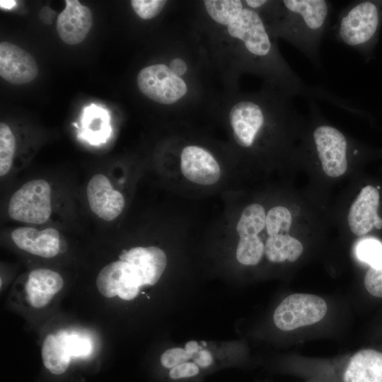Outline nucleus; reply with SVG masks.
<instances>
[{"instance_id":"21","label":"nucleus","mask_w":382,"mask_h":382,"mask_svg":"<svg viewBox=\"0 0 382 382\" xmlns=\"http://www.w3.org/2000/svg\"><path fill=\"white\" fill-rule=\"evenodd\" d=\"M16 139L9 126L0 123V175L4 177L10 171L15 154Z\"/></svg>"},{"instance_id":"16","label":"nucleus","mask_w":382,"mask_h":382,"mask_svg":"<svg viewBox=\"0 0 382 382\" xmlns=\"http://www.w3.org/2000/svg\"><path fill=\"white\" fill-rule=\"evenodd\" d=\"M301 242L288 232L269 236L265 243V255L272 262H294L302 255Z\"/></svg>"},{"instance_id":"1","label":"nucleus","mask_w":382,"mask_h":382,"mask_svg":"<svg viewBox=\"0 0 382 382\" xmlns=\"http://www.w3.org/2000/svg\"><path fill=\"white\" fill-rule=\"evenodd\" d=\"M272 28L300 50L312 63L319 65V50L328 27L332 4L326 0L272 1Z\"/></svg>"},{"instance_id":"32","label":"nucleus","mask_w":382,"mask_h":382,"mask_svg":"<svg viewBox=\"0 0 382 382\" xmlns=\"http://www.w3.org/2000/svg\"><path fill=\"white\" fill-rule=\"evenodd\" d=\"M245 2L249 8L256 11L265 4L266 0H245Z\"/></svg>"},{"instance_id":"31","label":"nucleus","mask_w":382,"mask_h":382,"mask_svg":"<svg viewBox=\"0 0 382 382\" xmlns=\"http://www.w3.org/2000/svg\"><path fill=\"white\" fill-rule=\"evenodd\" d=\"M185 350L187 354L192 359V357L199 350V346L196 341H189L185 344Z\"/></svg>"},{"instance_id":"15","label":"nucleus","mask_w":382,"mask_h":382,"mask_svg":"<svg viewBox=\"0 0 382 382\" xmlns=\"http://www.w3.org/2000/svg\"><path fill=\"white\" fill-rule=\"evenodd\" d=\"M64 285L62 276L50 269L40 268L31 271L25 284L27 299L35 308L47 306Z\"/></svg>"},{"instance_id":"28","label":"nucleus","mask_w":382,"mask_h":382,"mask_svg":"<svg viewBox=\"0 0 382 382\" xmlns=\"http://www.w3.org/2000/svg\"><path fill=\"white\" fill-rule=\"evenodd\" d=\"M200 369L192 361L179 364L169 370L168 376L172 380H179L197 376Z\"/></svg>"},{"instance_id":"8","label":"nucleus","mask_w":382,"mask_h":382,"mask_svg":"<svg viewBox=\"0 0 382 382\" xmlns=\"http://www.w3.org/2000/svg\"><path fill=\"white\" fill-rule=\"evenodd\" d=\"M86 195L91 211L105 221L115 219L125 208L124 196L113 187L109 178L102 173L91 177L87 185Z\"/></svg>"},{"instance_id":"29","label":"nucleus","mask_w":382,"mask_h":382,"mask_svg":"<svg viewBox=\"0 0 382 382\" xmlns=\"http://www.w3.org/2000/svg\"><path fill=\"white\" fill-rule=\"evenodd\" d=\"M214 361L212 354L205 349L199 350L192 357V362L196 364L199 369H207Z\"/></svg>"},{"instance_id":"4","label":"nucleus","mask_w":382,"mask_h":382,"mask_svg":"<svg viewBox=\"0 0 382 382\" xmlns=\"http://www.w3.org/2000/svg\"><path fill=\"white\" fill-rule=\"evenodd\" d=\"M308 108L314 124L310 137L314 153L323 172L329 177L338 178L348 168L349 142L339 129L323 121L314 102L309 100Z\"/></svg>"},{"instance_id":"22","label":"nucleus","mask_w":382,"mask_h":382,"mask_svg":"<svg viewBox=\"0 0 382 382\" xmlns=\"http://www.w3.org/2000/svg\"><path fill=\"white\" fill-rule=\"evenodd\" d=\"M292 224V216L289 210L283 206L270 209L266 215V230L269 236L288 232Z\"/></svg>"},{"instance_id":"17","label":"nucleus","mask_w":382,"mask_h":382,"mask_svg":"<svg viewBox=\"0 0 382 382\" xmlns=\"http://www.w3.org/2000/svg\"><path fill=\"white\" fill-rule=\"evenodd\" d=\"M42 359L45 366L56 375L66 371L71 357L57 335H48L42 344Z\"/></svg>"},{"instance_id":"30","label":"nucleus","mask_w":382,"mask_h":382,"mask_svg":"<svg viewBox=\"0 0 382 382\" xmlns=\"http://www.w3.org/2000/svg\"><path fill=\"white\" fill-rule=\"evenodd\" d=\"M170 70L178 76L184 75L187 71V64L180 58H175L170 61L169 64Z\"/></svg>"},{"instance_id":"14","label":"nucleus","mask_w":382,"mask_h":382,"mask_svg":"<svg viewBox=\"0 0 382 382\" xmlns=\"http://www.w3.org/2000/svg\"><path fill=\"white\" fill-rule=\"evenodd\" d=\"M120 258L134 266L143 286L156 284L167 265L166 253L156 246L132 248Z\"/></svg>"},{"instance_id":"10","label":"nucleus","mask_w":382,"mask_h":382,"mask_svg":"<svg viewBox=\"0 0 382 382\" xmlns=\"http://www.w3.org/2000/svg\"><path fill=\"white\" fill-rule=\"evenodd\" d=\"M378 190L372 185L363 187L347 215L349 229L355 236H365L374 228H382V219L378 215Z\"/></svg>"},{"instance_id":"27","label":"nucleus","mask_w":382,"mask_h":382,"mask_svg":"<svg viewBox=\"0 0 382 382\" xmlns=\"http://www.w3.org/2000/svg\"><path fill=\"white\" fill-rule=\"evenodd\" d=\"M191 357L185 349L175 347L167 349L161 357V363L166 369H172L179 364L187 362Z\"/></svg>"},{"instance_id":"13","label":"nucleus","mask_w":382,"mask_h":382,"mask_svg":"<svg viewBox=\"0 0 382 382\" xmlns=\"http://www.w3.org/2000/svg\"><path fill=\"white\" fill-rule=\"evenodd\" d=\"M11 239L20 249L40 257L50 258L60 250V236L54 228L38 230L30 226H20L13 229Z\"/></svg>"},{"instance_id":"24","label":"nucleus","mask_w":382,"mask_h":382,"mask_svg":"<svg viewBox=\"0 0 382 382\" xmlns=\"http://www.w3.org/2000/svg\"><path fill=\"white\" fill-rule=\"evenodd\" d=\"M359 258L372 267H382V244L374 240L361 242L357 249Z\"/></svg>"},{"instance_id":"19","label":"nucleus","mask_w":382,"mask_h":382,"mask_svg":"<svg viewBox=\"0 0 382 382\" xmlns=\"http://www.w3.org/2000/svg\"><path fill=\"white\" fill-rule=\"evenodd\" d=\"M122 274V261L112 262L101 269L96 278L99 292L107 298L117 295Z\"/></svg>"},{"instance_id":"12","label":"nucleus","mask_w":382,"mask_h":382,"mask_svg":"<svg viewBox=\"0 0 382 382\" xmlns=\"http://www.w3.org/2000/svg\"><path fill=\"white\" fill-rule=\"evenodd\" d=\"M65 4L57 17V31L64 42L74 45L87 36L93 25V16L90 8L78 0H66Z\"/></svg>"},{"instance_id":"18","label":"nucleus","mask_w":382,"mask_h":382,"mask_svg":"<svg viewBox=\"0 0 382 382\" xmlns=\"http://www.w3.org/2000/svg\"><path fill=\"white\" fill-rule=\"evenodd\" d=\"M266 215L264 207L257 203L247 206L243 211L236 225L241 237L257 236L265 228Z\"/></svg>"},{"instance_id":"5","label":"nucleus","mask_w":382,"mask_h":382,"mask_svg":"<svg viewBox=\"0 0 382 382\" xmlns=\"http://www.w3.org/2000/svg\"><path fill=\"white\" fill-rule=\"evenodd\" d=\"M52 190L45 179L26 182L11 197L8 214L12 219L30 224L45 223L52 214Z\"/></svg>"},{"instance_id":"3","label":"nucleus","mask_w":382,"mask_h":382,"mask_svg":"<svg viewBox=\"0 0 382 382\" xmlns=\"http://www.w3.org/2000/svg\"><path fill=\"white\" fill-rule=\"evenodd\" d=\"M382 25V1H357L339 15L335 34L338 41L369 59Z\"/></svg>"},{"instance_id":"33","label":"nucleus","mask_w":382,"mask_h":382,"mask_svg":"<svg viewBox=\"0 0 382 382\" xmlns=\"http://www.w3.org/2000/svg\"><path fill=\"white\" fill-rule=\"evenodd\" d=\"M0 2H1L0 3L1 7L4 8H7V9L11 8L16 4L15 1H2V0H1Z\"/></svg>"},{"instance_id":"26","label":"nucleus","mask_w":382,"mask_h":382,"mask_svg":"<svg viewBox=\"0 0 382 382\" xmlns=\"http://www.w3.org/2000/svg\"><path fill=\"white\" fill-rule=\"evenodd\" d=\"M364 284L366 290L371 295L382 298V267H370L366 272Z\"/></svg>"},{"instance_id":"11","label":"nucleus","mask_w":382,"mask_h":382,"mask_svg":"<svg viewBox=\"0 0 382 382\" xmlns=\"http://www.w3.org/2000/svg\"><path fill=\"white\" fill-rule=\"evenodd\" d=\"M180 168L188 180L199 185H213L221 176L216 159L208 151L198 146H187L183 149Z\"/></svg>"},{"instance_id":"25","label":"nucleus","mask_w":382,"mask_h":382,"mask_svg":"<svg viewBox=\"0 0 382 382\" xmlns=\"http://www.w3.org/2000/svg\"><path fill=\"white\" fill-rule=\"evenodd\" d=\"M166 3V0H132L130 1L134 11L144 20H150L158 16Z\"/></svg>"},{"instance_id":"7","label":"nucleus","mask_w":382,"mask_h":382,"mask_svg":"<svg viewBox=\"0 0 382 382\" xmlns=\"http://www.w3.org/2000/svg\"><path fill=\"white\" fill-rule=\"evenodd\" d=\"M137 83L144 96L163 105L176 103L187 91L185 82L163 64H152L141 69L137 74Z\"/></svg>"},{"instance_id":"23","label":"nucleus","mask_w":382,"mask_h":382,"mask_svg":"<svg viewBox=\"0 0 382 382\" xmlns=\"http://www.w3.org/2000/svg\"><path fill=\"white\" fill-rule=\"evenodd\" d=\"M71 357H86L92 351L91 340L74 333L61 332L57 335Z\"/></svg>"},{"instance_id":"20","label":"nucleus","mask_w":382,"mask_h":382,"mask_svg":"<svg viewBox=\"0 0 382 382\" xmlns=\"http://www.w3.org/2000/svg\"><path fill=\"white\" fill-rule=\"evenodd\" d=\"M265 254V244L258 236L241 237L237 245L236 255L242 265H257Z\"/></svg>"},{"instance_id":"2","label":"nucleus","mask_w":382,"mask_h":382,"mask_svg":"<svg viewBox=\"0 0 382 382\" xmlns=\"http://www.w3.org/2000/svg\"><path fill=\"white\" fill-rule=\"evenodd\" d=\"M292 369L316 382H382V352L362 349L333 358L303 359Z\"/></svg>"},{"instance_id":"9","label":"nucleus","mask_w":382,"mask_h":382,"mask_svg":"<svg viewBox=\"0 0 382 382\" xmlns=\"http://www.w3.org/2000/svg\"><path fill=\"white\" fill-rule=\"evenodd\" d=\"M37 62L31 54L9 42L0 43V76L14 85L28 83L37 75Z\"/></svg>"},{"instance_id":"6","label":"nucleus","mask_w":382,"mask_h":382,"mask_svg":"<svg viewBox=\"0 0 382 382\" xmlns=\"http://www.w3.org/2000/svg\"><path fill=\"white\" fill-rule=\"evenodd\" d=\"M328 304L322 297L308 293H294L285 297L273 314L274 323L283 331H293L322 320Z\"/></svg>"}]
</instances>
